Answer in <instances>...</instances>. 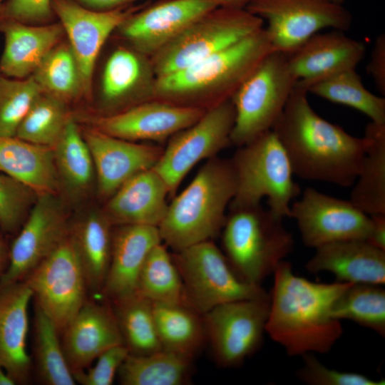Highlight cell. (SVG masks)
Segmentation results:
<instances>
[{
  "mask_svg": "<svg viewBox=\"0 0 385 385\" xmlns=\"http://www.w3.org/2000/svg\"><path fill=\"white\" fill-rule=\"evenodd\" d=\"M371 227L366 241L385 250V214L371 215Z\"/></svg>",
  "mask_w": 385,
  "mask_h": 385,
  "instance_id": "obj_47",
  "label": "cell"
},
{
  "mask_svg": "<svg viewBox=\"0 0 385 385\" xmlns=\"http://www.w3.org/2000/svg\"><path fill=\"white\" fill-rule=\"evenodd\" d=\"M82 6L95 11H111L131 5L138 0H75Z\"/></svg>",
  "mask_w": 385,
  "mask_h": 385,
  "instance_id": "obj_48",
  "label": "cell"
},
{
  "mask_svg": "<svg viewBox=\"0 0 385 385\" xmlns=\"http://www.w3.org/2000/svg\"><path fill=\"white\" fill-rule=\"evenodd\" d=\"M112 304L123 342L129 354L145 355L163 349L151 301L136 292L112 302Z\"/></svg>",
  "mask_w": 385,
  "mask_h": 385,
  "instance_id": "obj_33",
  "label": "cell"
},
{
  "mask_svg": "<svg viewBox=\"0 0 385 385\" xmlns=\"http://www.w3.org/2000/svg\"><path fill=\"white\" fill-rule=\"evenodd\" d=\"M73 374L88 367L108 349L123 344L111 306L88 299L62 331Z\"/></svg>",
  "mask_w": 385,
  "mask_h": 385,
  "instance_id": "obj_21",
  "label": "cell"
},
{
  "mask_svg": "<svg viewBox=\"0 0 385 385\" xmlns=\"http://www.w3.org/2000/svg\"><path fill=\"white\" fill-rule=\"evenodd\" d=\"M16 384L15 380L7 373V371L0 366V385H14Z\"/></svg>",
  "mask_w": 385,
  "mask_h": 385,
  "instance_id": "obj_51",
  "label": "cell"
},
{
  "mask_svg": "<svg viewBox=\"0 0 385 385\" xmlns=\"http://www.w3.org/2000/svg\"><path fill=\"white\" fill-rule=\"evenodd\" d=\"M4 0H0V6L1 4V3L4 1Z\"/></svg>",
  "mask_w": 385,
  "mask_h": 385,
  "instance_id": "obj_53",
  "label": "cell"
},
{
  "mask_svg": "<svg viewBox=\"0 0 385 385\" xmlns=\"http://www.w3.org/2000/svg\"><path fill=\"white\" fill-rule=\"evenodd\" d=\"M264 24L246 9L217 7L150 57L155 76L194 64L260 31Z\"/></svg>",
  "mask_w": 385,
  "mask_h": 385,
  "instance_id": "obj_7",
  "label": "cell"
},
{
  "mask_svg": "<svg viewBox=\"0 0 385 385\" xmlns=\"http://www.w3.org/2000/svg\"><path fill=\"white\" fill-rule=\"evenodd\" d=\"M307 91L331 102L354 108L372 122L385 123V98L369 91L355 68L320 81L311 86Z\"/></svg>",
  "mask_w": 385,
  "mask_h": 385,
  "instance_id": "obj_36",
  "label": "cell"
},
{
  "mask_svg": "<svg viewBox=\"0 0 385 385\" xmlns=\"http://www.w3.org/2000/svg\"><path fill=\"white\" fill-rule=\"evenodd\" d=\"M273 274L266 332L289 356L329 351L343 333L331 309L351 283L311 282L296 275L285 260Z\"/></svg>",
  "mask_w": 385,
  "mask_h": 385,
  "instance_id": "obj_2",
  "label": "cell"
},
{
  "mask_svg": "<svg viewBox=\"0 0 385 385\" xmlns=\"http://www.w3.org/2000/svg\"><path fill=\"white\" fill-rule=\"evenodd\" d=\"M35 196L37 195L24 183L0 173V227L4 231L17 230Z\"/></svg>",
  "mask_w": 385,
  "mask_h": 385,
  "instance_id": "obj_42",
  "label": "cell"
},
{
  "mask_svg": "<svg viewBox=\"0 0 385 385\" xmlns=\"http://www.w3.org/2000/svg\"><path fill=\"white\" fill-rule=\"evenodd\" d=\"M91 151L99 194L110 197L124 183L153 168L163 148L116 138L96 128L85 131Z\"/></svg>",
  "mask_w": 385,
  "mask_h": 385,
  "instance_id": "obj_20",
  "label": "cell"
},
{
  "mask_svg": "<svg viewBox=\"0 0 385 385\" xmlns=\"http://www.w3.org/2000/svg\"><path fill=\"white\" fill-rule=\"evenodd\" d=\"M171 255L180 275L188 304L202 315L230 302L270 298L262 286L242 279L210 240Z\"/></svg>",
  "mask_w": 385,
  "mask_h": 385,
  "instance_id": "obj_9",
  "label": "cell"
},
{
  "mask_svg": "<svg viewBox=\"0 0 385 385\" xmlns=\"http://www.w3.org/2000/svg\"><path fill=\"white\" fill-rule=\"evenodd\" d=\"M315 250L305 266L309 272H329L341 282L385 284V250L366 240L337 241Z\"/></svg>",
  "mask_w": 385,
  "mask_h": 385,
  "instance_id": "obj_24",
  "label": "cell"
},
{
  "mask_svg": "<svg viewBox=\"0 0 385 385\" xmlns=\"http://www.w3.org/2000/svg\"><path fill=\"white\" fill-rule=\"evenodd\" d=\"M283 218L258 205L232 209L222 232L225 255L244 281L260 285L294 249Z\"/></svg>",
  "mask_w": 385,
  "mask_h": 385,
  "instance_id": "obj_5",
  "label": "cell"
},
{
  "mask_svg": "<svg viewBox=\"0 0 385 385\" xmlns=\"http://www.w3.org/2000/svg\"><path fill=\"white\" fill-rule=\"evenodd\" d=\"M332 317L351 320L385 336V290L381 285L351 284L335 300Z\"/></svg>",
  "mask_w": 385,
  "mask_h": 385,
  "instance_id": "obj_38",
  "label": "cell"
},
{
  "mask_svg": "<svg viewBox=\"0 0 385 385\" xmlns=\"http://www.w3.org/2000/svg\"><path fill=\"white\" fill-rule=\"evenodd\" d=\"M42 93L64 102L83 94L79 68L69 44H58L32 74Z\"/></svg>",
  "mask_w": 385,
  "mask_h": 385,
  "instance_id": "obj_39",
  "label": "cell"
},
{
  "mask_svg": "<svg viewBox=\"0 0 385 385\" xmlns=\"http://www.w3.org/2000/svg\"><path fill=\"white\" fill-rule=\"evenodd\" d=\"M168 188L150 168L135 175L110 197L104 214L112 224L158 227L165 217Z\"/></svg>",
  "mask_w": 385,
  "mask_h": 385,
  "instance_id": "obj_25",
  "label": "cell"
},
{
  "mask_svg": "<svg viewBox=\"0 0 385 385\" xmlns=\"http://www.w3.org/2000/svg\"><path fill=\"white\" fill-rule=\"evenodd\" d=\"M161 242L158 227L120 225L113 232L111 260L101 294L112 302L136 293L145 260Z\"/></svg>",
  "mask_w": 385,
  "mask_h": 385,
  "instance_id": "obj_22",
  "label": "cell"
},
{
  "mask_svg": "<svg viewBox=\"0 0 385 385\" xmlns=\"http://www.w3.org/2000/svg\"><path fill=\"white\" fill-rule=\"evenodd\" d=\"M236 188L232 160L212 158L168 205L158 226L162 242L178 252L217 235Z\"/></svg>",
  "mask_w": 385,
  "mask_h": 385,
  "instance_id": "obj_4",
  "label": "cell"
},
{
  "mask_svg": "<svg viewBox=\"0 0 385 385\" xmlns=\"http://www.w3.org/2000/svg\"><path fill=\"white\" fill-rule=\"evenodd\" d=\"M295 83L286 55L270 53L231 98L235 109L231 143L240 147L272 130Z\"/></svg>",
  "mask_w": 385,
  "mask_h": 385,
  "instance_id": "obj_8",
  "label": "cell"
},
{
  "mask_svg": "<svg viewBox=\"0 0 385 385\" xmlns=\"http://www.w3.org/2000/svg\"><path fill=\"white\" fill-rule=\"evenodd\" d=\"M156 80L150 58L130 47H119L108 57L103 69V102L115 107L130 101L136 104L152 100Z\"/></svg>",
  "mask_w": 385,
  "mask_h": 385,
  "instance_id": "obj_27",
  "label": "cell"
},
{
  "mask_svg": "<svg viewBox=\"0 0 385 385\" xmlns=\"http://www.w3.org/2000/svg\"><path fill=\"white\" fill-rule=\"evenodd\" d=\"M153 310L163 349L193 359L207 342L202 315L185 304L153 303Z\"/></svg>",
  "mask_w": 385,
  "mask_h": 385,
  "instance_id": "obj_31",
  "label": "cell"
},
{
  "mask_svg": "<svg viewBox=\"0 0 385 385\" xmlns=\"http://www.w3.org/2000/svg\"><path fill=\"white\" fill-rule=\"evenodd\" d=\"M231 160L237 178L232 209L256 206L266 197L274 214L290 217L292 201L301 190L293 178L288 155L272 130L239 147Z\"/></svg>",
  "mask_w": 385,
  "mask_h": 385,
  "instance_id": "obj_6",
  "label": "cell"
},
{
  "mask_svg": "<svg viewBox=\"0 0 385 385\" xmlns=\"http://www.w3.org/2000/svg\"><path fill=\"white\" fill-rule=\"evenodd\" d=\"M221 0H162L145 5L116 29L129 47L149 58L208 12Z\"/></svg>",
  "mask_w": 385,
  "mask_h": 385,
  "instance_id": "obj_17",
  "label": "cell"
},
{
  "mask_svg": "<svg viewBox=\"0 0 385 385\" xmlns=\"http://www.w3.org/2000/svg\"><path fill=\"white\" fill-rule=\"evenodd\" d=\"M32 298L25 281L0 287V366L16 384L28 382L31 371L27 337Z\"/></svg>",
  "mask_w": 385,
  "mask_h": 385,
  "instance_id": "obj_23",
  "label": "cell"
},
{
  "mask_svg": "<svg viewBox=\"0 0 385 385\" xmlns=\"http://www.w3.org/2000/svg\"><path fill=\"white\" fill-rule=\"evenodd\" d=\"M303 366L297 371L302 381L311 385H384V379L374 380L354 372H346L330 369L322 364L314 356L306 354Z\"/></svg>",
  "mask_w": 385,
  "mask_h": 385,
  "instance_id": "obj_43",
  "label": "cell"
},
{
  "mask_svg": "<svg viewBox=\"0 0 385 385\" xmlns=\"http://www.w3.org/2000/svg\"><path fill=\"white\" fill-rule=\"evenodd\" d=\"M111 225L104 212H92L69 228L88 289L93 294H101L108 272L113 242Z\"/></svg>",
  "mask_w": 385,
  "mask_h": 385,
  "instance_id": "obj_29",
  "label": "cell"
},
{
  "mask_svg": "<svg viewBox=\"0 0 385 385\" xmlns=\"http://www.w3.org/2000/svg\"><path fill=\"white\" fill-rule=\"evenodd\" d=\"M23 281L60 332L87 300L86 277L69 233Z\"/></svg>",
  "mask_w": 385,
  "mask_h": 385,
  "instance_id": "obj_11",
  "label": "cell"
},
{
  "mask_svg": "<svg viewBox=\"0 0 385 385\" xmlns=\"http://www.w3.org/2000/svg\"><path fill=\"white\" fill-rule=\"evenodd\" d=\"M59 334L51 319L36 304L34 357L38 377L47 385H75Z\"/></svg>",
  "mask_w": 385,
  "mask_h": 385,
  "instance_id": "obj_37",
  "label": "cell"
},
{
  "mask_svg": "<svg viewBox=\"0 0 385 385\" xmlns=\"http://www.w3.org/2000/svg\"><path fill=\"white\" fill-rule=\"evenodd\" d=\"M270 308V298L230 302L202 315L206 338L216 363L238 366L261 346Z\"/></svg>",
  "mask_w": 385,
  "mask_h": 385,
  "instance_id": "obj_13",
  "label": "cell"
},
{
  "mask_svg": "<svg viewBox=\"0 0 385 385\" xmlns=\"http://www.w3.org/2000/svg\"><path fill=\"white\" fill-rule=\"evenodd\" d=\"M192 359L165 349L128 354L117 376L123 385H183L190 380Z\"/></svg>",
  "mask_w": 385,
  "mask_h": 385,
  "instance_id": "obj_32",
  "label": "cell"
},
{
  "mask_svg": "<svg viewBox=\"0 0 385 385\" xmlns=\"http://www.w3.org/2000/svg\"><path fill=\"white\" fill-rule=\"evenodd\" d=\"M307 95L305 89L294 86L272 130L283 145L294 175L351 187L361 165L366 140L319 115Z\"/></svg>",
  "mask_w": 385,
  "mask_h": 385,
  "instance_id": "obj_1",
  "label": "cell"
},
{
  "mask_svg": "<svg viewBox=\"0 0 385 385\" xmlns=\"http://www.w3.org/2000/svg\"><path fill=\"white\" fill-rule=\"evenodd\" d=\"M367 72L370 74L378 91L385 95V35H379L374 41Z\"/></svg>",
  "mask_w": 385,
  "mask_h": 385,
  "instance_id": "obj_46",
  "label": "cell"
},
{
  "mask_svg": "<svg viewBox=\"0 0 385 385\" xmlns=\"http://www.w3.org/2000/svg\"><path fill=\"white\" fill-rule=\"evenodd\" d=\"M9 262V251L0 235V277L5 272Z\"/></svg>",
  "mask_w": 385,
  "mask_h": 385,
  "instance_id": "obj_49",
  "label": "cell"
},
{
  "mask_svg": "<svg viewBox=\"0 0 385 385\" xmlns=\"http://www.w3.org/2000/svg\"><path fill=\"white\" fill-rule=\"evenodd\" d=\"M136 292L153 303L189 306L179 272L162 242L149 252L138 277Z\"/></svg>",
  "mask_w": 385,
  "mask_h": 385,
  "instance_id": "obj_35",
  "label": "cell"
},
{
  "mask_svg": "<svg viewBox=\"0 0 385 385\" xmlns=\"http://www.w3.org/2000/svg\"><path fill=\"white\" fill-rule=\"evenodd\" d=\"M145 5L95 11L75 0H51L53 11L61 21L77 61L85 96H91L96 62L106 40L125 19Z\"/></svg>",
  "mask_w": 385,
  "mask_h": 385,
  "instance_id": "obj_16",
  "label": "cell"
},
{
  "mask_svg": "<svg viewBox=\"0 0 385 385\" xmlns=\"http://www.w3.org/2000/svg\"><path fill=\"white\" fill-rule=\"evenodd\" d=\"M128 354L124 344L108 349L96 359L93 366L73 374L76 382L82 385H111Z\"/></svg>",
  "mask_w": 385,
  "mask_h": 385,
  "instance_id": "obj_44",
  "label": "cell"
},
{
  "mask_svg": "<svg viewBox=\"0 0 385 385\" xmlns=\"http://www.w3.org/2000/svg\"><path fill=\"white\" fill-rule=\"evenodd\" d=\"M222 6L235 8V9H245L250 0H221Z\"/></svg>",
  "mask_w": 385,
  "mask_h": 385,
  "instance_id": "obj_50",
  "label": "cell"
},
{
  "mask_svg": "<svg viewBox=\"0 0 385 385\" xmlns=\"http://www.w3.org/2000/svg\"><path fill=\"white\" fill-rule=\"evenodd\" d=\"M68 118L66 102L41 93L21 122L15 136L33 144L53 148Z\"/></svg>",
  "mask_w": 385,
  "mask_h": 385,
  "instance_id": "obj_40",
  "label": "cell"
},
{
  "mask_svg": "<svg viewBox=\"0 0 385 385\" xmlns=\"http://www.w3.org/2000/svg\"><path fill=\"white\" fill-rule=\"evenodd\" d=\"M0 172L24 183L37 195H55L58 188L53 148L16 136L0 135Z\"/></svg>",
  "mask_w": 385,
  "mask_h": 385,
  "instance_id": "obj_28",
  "label": "cell"
},
{
  "mask_svg": "<svg viewBox=\"0 0 385 385\" xmlns=\"http://www.w3.org/2000/svg\"><path fill=\"white\" fill-rule=\"evenodd\" d=\"M68 233L65 213L55 195H38L11 245L7 267L0 277V287L24 280Z\"/></svg>",
  "mask_w": 385,
  "mask_h": 385,
  "instance_id": "obj_15",
  "label": "cell"
},
{
  "mask_svg": "<svg viewBox=\"0 0 385 385\" xmlns=\"http://www.w3.org/2000/svg\"><path fill=\"white\" fill-rule=\"evenodd\" d=\"M206 109L149 100L93 119L94 128L121 139L162 141L198 120Z\"/></svg>",
  "mask_w": 385,
  "mask_h": 385,
  "instance_id": "obj_18",
  "label": "cell"
},
{
  "mask_svg": "<svg viewBox=\"0 0 385 385\" xmlns=\"http://www.w3.org/2000/svg\"><path fill=\"white\" fill-rule=\"evenodd\" d=\"M42 93L32 76L11 79L0 76V135L15 136L21 122Z\"/></svg>",
  "mask_w": 385,
  "mask_h": 385,
  "instance_id": "obj_41",
  "label": "cell"
},
{
  "mask_svg": "<svg viewBox=\"0 0 385 385\" xmlns=\"http://www.w3.org/2000/svg\"><path fill=\"white\" fill-rule=\"evenodd\" d=\"M53 149L58 178L69 192L78 195L87 190L95 173L93 161L83 136L71 118Z\"/></svg>",
  "mask_w": 385,
  "mask_h": 385,
  "instance_id": "obj_34",
  "label": "cell"
},
{
  "mask_svg": "<svg viewBox=\"0 0 385 385\" xmlns=\"http://www.w3.org/2000/svg\"><path fill=\"white\" fill-rule=\"evenodd\" d=\"M273 51L264 27L194 64L156 78L152 100L207 110L231 100Z\"/></svg>",
  "mask_w": 385,
  "mask_h": 385,
  "instance_id": "obj_3",
  "label": "cell"
},
{
  "mask_svg": "<svg viewBox=\"0 0 385 385\" xmlns=\"http://www.w3.org/2000/svg\"><path fill=\"white\" fill-rule=\"evenodd\" d=\"M332 1L336 3V4H343V3L346 1V0H331Z\"/></svg>",
  "mask_w": 385,
  "mask_h": 385,
  "instance_id": "obj_52",
  "label": "cell"
},
{
  "mask_svg": "<svg viewBox=\"0 0 385 385\" xmlns=\"http://www.w3.org/2000/svg\"><path fill=\"white\" fill-rule=\"evenodd\" d=\"M234 122V106L228 100L207 109L195 123L169 138L153 168L165 182L170 195L196 164L214 158L231 143Z\"/></svg>",
  "mask_w": 385,
  "mask_h": 385,
  "instance_id": "obj_12",
  "label": "cell"
},
{
  "mask_svg": "<svg viewBox=\"0 0 385 385\" xmlns=\"http://www.w3.org/2000/svg\"><path fill=\"white\" fill-rule=\"evenodd\" d=\"M245 9L260 18L272 48L287 56L324 29L345 31L350 12L331 0H250Z\"/></svg>",
  "mask_w": 385,
  "mask_h": 385,
  "instance_id": "obj_10",
  "label": "cell"
},
{
  "mask_svg": "<svg viewBox=\"0 0 385 385\" xmlns=\"http://www.w3.org/2000/svg\"><path fill=\"white\" fill-rule=\"evenodd\" d=\"M52 11L51 0H9L2 14L4 19L30 24L46 21Z\"/></svg>",
  "mask_w": 385,
  "mask_h": 385,
  "instance_id": "obj_45",
  "label": "cell"
},
{
  "mask_svg": "<svg viewBox=\"0 0 385 385\" xmlns=\"http://www.w3.org/2000/svg\"><path fill=\"white\" fill-rule=\"evenodd\" d=\"M364 137L366 148L349 200L369 215L385 214V123L370 121Z\"/></svg>",
  "mask_w": 385,
  "mask_h": 385,
  "instance_id": "obj_30",
  "label": "cell"
},
{
  "mask_svg": "<svg viewBox=\"0 0 385 385\" xmlns=\"http://www.w3.org/2000/svg\"><path fill=\"white\" fill-rule=\"evenodd\" d=\"M365 53L362 42L349 37L344 31L333 30L314 34L286 56L295 85L307 91L320 81L356 68Z\"/></svg>",
  "mask_w": 385,
  "mask_h": 385,
  "instance_id": "obj_19",
  "label": "cell"
},
{
  "mask_svg": "<svg viewBox=\"0 0 385 385\" xmlns=\"http://www.w3.org/2000/svg\"><path fill=\"white\" fill-rule=\"evenodd\" d=\"M0 31L5 38L0 71L16 79L32 76L64 34L61 24L33 26L7 19L1 22Z\"/></svg>",
  "mask_w": 385,
  "mask_h": 385,
  "instance_id": "obj_26",
  "label": "cell"
},
{
  "mask_svg": "<svg viewBox=\"0 0 385 385\" xmlns=\"http://www.w3.org/2000/svg\"><path fill=\"white\" fill-rule=\"evenodd\" d=\"M290 217L297 223L301 240L317 248L330 242L366 240L371 227V217L350 200L307 188L290 207Z\"/></svg>",
  "mask_w": 385,
  "mask_h": 385,
  "instance_id": "obj_14",
  "label": "cell"
}]
</instances>
